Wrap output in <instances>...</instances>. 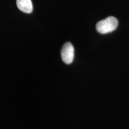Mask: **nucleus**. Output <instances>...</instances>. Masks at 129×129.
<instances>
[{"label":"nucleus","mask_w":129,"mask_h":129,"mask_svg":"<svg viewBox=\"0 0 129 129\" xmlns=\"http://www.w3.org/2000/svg\"><path fill=\"white\" fill-rule=\"evenodd\" d=\"M118 25V21L113 16H109L99 21L96 24L97 31L105 34L115 30Z\"/></svg>","instance_id":"f257e3e1"},{"label":"nucleus","mask_w":129,"mask_h":129,"mask_svg":"<svg viewBox=\"0 0 129 129\" xmlns=\"http://www.w3.org/2000/svg\"><path fill=\"white\" fill-rule=\"evenodd\" d=\"M62 60L67 64H71L74 59V48L71 43L67 42L62 46L61 50Z\"/></svg>","instance_id":"f03ea898"},{"label":"nucleus","mask_w":129,"mask_h":129,"mask_svg":"<svg viewBox=\"0 0 129 129\" xmlns=\"http://www.w3.org/2000/svg\"><path fill=\"white\" fill-rule=\"evenodd\" d=\"M16 5L19 9L23 13L30 14L33 11L31 0H16Z\"/></svg>","instance_id":"7ed1b4c3"}]
</instances>
